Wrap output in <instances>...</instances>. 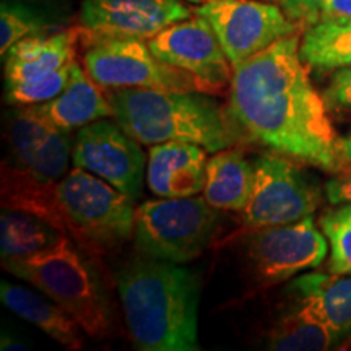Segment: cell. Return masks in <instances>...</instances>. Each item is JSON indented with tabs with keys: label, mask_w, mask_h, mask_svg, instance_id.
I'll list each match as a JSON object with an SVG mask.
<instances>
[{
	"label": "cell",
	"mask_w": 351,
	"mask_h": 351,
	"mask_svg": "<svg viewBox=\"0 0 351 351\" xmlns=\"http://www.w3.org/2000/svg\"><path fill=\"white\" fill-rule=\"evenodd\" d=\"M194 13L212 25L232 65L300 28L282 7L269 0H207Z\"/></svg>",
	"instance_id": "obj_8"
},
{
	"label": "cell",
	"mask_w": 351,
	"mask_h": 351,
	"mask_svg": "<svg viewBox=\"0 0 351 351\" xmlns=\"http://www.w3.org/2000/svg\"><path fill=\"white\" fill-rule=\"evenodd\" d=\"M56 195L65 232L86 251L103 256L134 234V200L96 174L72 169L57 184Z\"/></svg>",
	"instance_id": "obj_5"
},
{
	"label": "cell",
	"mask_w": 351,
	"mask_h": 351,
	"mask_svg": "<svg viewBox=\"0 0 351 351\" xmlns=\"http://www.w3.org/2000/svg\"><path fill=\"white\" fill-rule=\"evenodd\" d=\"M283 12L300 26H313L320 20V12L326 0H276Z\"/></svg>",
	"instance_id": "obj_28"
},
{
	"label": "cell",
	"mask_w": 351,
	"mask_h": 351,
	"mask_svg": "<svg viewBox=\"0 0 351 351\" xmlns=\"http://www.w3.org/2000/svg\"><path fill=\"white\" fill-rule=\"evenodd\" d=\"M148 44L158 59L191 73L207 88V93H218L230 86L232 64L204 16L178 21L153 36Z\"/></svg>",
	"instance_id": "obj_13"
},
{
	"label": "cell",
	"mask_w": 351,
	"mask_h": 351,
	"mask_svg": "<svg viewBox=\"0 0 351 351\" xmlns=\"http://www.w3.org/2000/svg\"><path fill=\"white\" fill-rule=\"evenodd\" d=\"M62 231L36 215L3 208L0 215V254L7 257H26L49 249L62 239Z\"/></svg>",
	"instance_id": "obj_23"
},
{
	"label": "cell",
	"mask_w": 351,
	"mask_h": 351,
	"mask_svg": "<svg viewBox=\"0 0 351 351\" xmlns=\"http://www.w3.org/2000/svg\"><path fill=\"white\" fill-rule=\"evenodd\" d=\"M46 26V21L29 8L3 3L2 12H0V52H2V57L7 56L13 44L33 36V34H41Z\"/></svg>",
	"instance_id": "obj_26"
},
{
	"label": "cell",
	"mask_w": 351,
	"mask_h": 351,
	"mask_svg": "<svg viewBox=\"0 0 351 351\" xmlns=\"http://www.w3.org/2000/svg\"><path fill=\"white\" fill-rule=\"evenodd\" d=\"M2 350H26V346L19 340H13L10 335H2Z\"/></svg>",
	"instance_id": "obj_31"
},
{
	"label": "cell",
	"mask_w": 351,
	"mask_h": 351,
	"mask_svg": "<svg viewBox=\"0 0 351 351\" xmlns=\"http://www.w3.org/2000/svg\"><path fill=\"white\" fill-rule=\"evenodd\" d=\"M289 291L296 301L309 307L340 341L351 335V275L313 271L296 278Z\"/></svg>",
	"instance_id": "obj_18"
},
{
	"label": "cell",
	"mask_w": 351,
	"mask_h": 351,
	"mask_svg": "<svg viewBox=\"0 0 351 351\" xmlns=\"http://www.w3.org/2000/svg\"><path fill=\"white\" fill-rule=\"evenodd\" d=\"M333 19H351V0H326L324 2L320 20Z\"/></svg>",
	"instance_id": "obj_30"
},
{
	"label": "cell",
	"mask_w": 351,
	"mask_h": 351,
	"mask_svg": "<svg viewBox=\"0 0 351 351\" xmlns=\"http://www.w3.org/2000/svg\"><path fill=\"white\" fill-rule=\"evenodd\" d=\"M328 241L313 215L296 223L257 228L245 239V256L267 285L282 283L326 261Z\"/></svg>",
	"instance_id": "obj_11"
},
{
	"label": "cell",
	"mask_w": 351,
	"mask_h": 351,
	"mask_svg": "<svg viewBox=\"0 0 351 351\" xmlns=\"http://www.w3.org/2000/svg\"><path fill=\"white\" fill-rule=\"evenodd\" d=\"M205 152L200 145L178 140L152 145L147 166L148 189L163 199L197 195L205 186L208 161Z\"/></svg>",
	"instance_id": "obj_15"
},
{
	"label": "cell",
	"mask_w": 351,
	"mask_h": 351,
	"mask_svg": "<svg viewBox=\"0 0 351 351\" xmlns=\"http://www.w3.org/2000/svg\"><path fill=\"white\" fill-rule=\"evenodd\" d=\"M301 59L315 70L351 65V19L320 20L306 28L300 46Z\"/></svg>",
	"instance_id": "obj_21"
},
{
	"label": "cell",
	"mask_w": 351,
	"mask_h": 351,
	"mask_svg": "<svg viewBox=\"0 0 351 351\" xmlns=\"http://www.w3.org/2000/svg\"><path fill=\"white\" fill-rule=\"evenodd\" d=\"M104 93L114 121L147 147L178 140L217 153L238 143L226 109L202 91L121 88Z\"/></svg>",
	"instance_id": "obj_3"
},
{
	"label": "cell",
	"mask_w": 351,
	"mask_h": 351,
	"mask_svg": "<svg viewBox=\"0 0 351 351\" xmlns=\"http://www.w3.org/2000/svg\"><path fill=\"white\" fill-rule=\"evenodd\" d=\"M78 29H67L51 36L33 34L13 44L7 52L5 85L49 75L75 60Z\"/></svg>",
	"instance_id": "obj_17"
},
{
	"label": "cell",
	"mask_w": 351,
	"mask_h": 351,
	"mask_svg": "<svg viewBox=\"0 0 351 351\" xmlns=\"http://www.w3.org/2000/svg\"><path fill=\"white\" fill-rule=\"evenodd\" d=\"M186 2H191V3H195V5H200V3L207 2V0H186Z\"/></svg>",
	"instance_id": "obj_33"
},
{
	"label": "cell",
	"mask_w": 351,
	"mask_h": 351,
	"mask_svg": "<svg viewBox=\"0 0 351 351\" xmlns=\"http://www.w3.org/2000/svg\"><path fill=\"white\" fill-rule=\"evenodd\" d=\"M324 99L328 108H351V65L333 72Z\"/></svg>",
	"instance_id": "obj_27"
},
{
	"label": "cell",
	"mask_w": 351,
	"mask_h": 351,
	"mask_svg": "<svg viewBox=\"0 0 351 351\" xmlns=\"http://www.w3.org/2000/svg\"><path fill=\"white\" fill-rule=\"evenodd\" d=\"M116 121L99 119L80 127L73 143V165L93 173L137 202L142 195L145 153Z\"/></svg>",
	"instance_id": "obj_12"
},
{
	"label": "cell",
	"mask_w": 351,
	"mask_h": 351,
	"mask_svg": "<svg viewBox=\"0 0 351 351\" xmlns=\"http://www.w3.org/2000/svg\"><path fill=\"white\" fill-rule=\"evenodd\" d=\"M2 267L59 304L93 339L114 330V314L103 283L93 267L73 247L72 238L26 257L2 258Z\"/></svg>",
	"instance_id": "obj_4"
},
{
	"label": "cell",
	"mask_w": 351,
	"mask_h": 351,
	"mask_svg": "<svg viewBox=\"0 0 351 351\" xmlns=\"http://www.w3.org/2000/svg\"><path fill=\"white\" fill-rule=\"evenodd\" d=\"M326 197L332 205L351 204V176L330 179L326 184Z\"/></svg>",
	"instance_id": "obj_29"
},
{
	"label": "cell",
	"mask_w": 351,
	"mask_h": 351,
	"mask_svg": "<svg viewBox=\"0 0 351 351\" xmlns=\"http://www.w3.org/2000/svg\"><path fill=\"white\" fill-rule=\"evenodd\" d=\"M256 169L238 150H219L207 161L204 197L217 210L243 213L251 202Z\"/></svg>",
	"instance_id": "obj_20"
},
{
	"label": "cell",
	"mask_w": 351,
	"mask_h": 351,
	"mask_svg": "<svg viewBox=\"0 0 351 351\" xmlns=\"http://www.w3.org/2000/svg\"><path fill=\"white\" fill-rule=\"evenodd\" d=\"M70 152L69 132L54 127L25 166L2 163V207L36 215L67 234L56 192L69 168Z\"/></svg>",
	"instance_id": "obj_9"
},
{
	"label": "cell",
	"mask_w": 351,
	"mask_h": 351,
	"mask_svg": "<svg viewBox=\"0 0 351 351\" xmlns=\"http://www.w3.org/2000/svg\"><path fill=\"white\" fill-rule=\"evenodd\" d=\"M33 106L47 122L65 132L112 117V108L104 90L96 85L77 60H73L70 80L62 93L47 103Z\"/></svg>",
	"instance_id": "obj_16"
},
{
	"label": "cell",
	"mask_w": 351,
	"mask_h": 351,
	"mask_svg": "<svg viewBox=\"0 0 351 351\" xmlns=\"http://www.w3.org/2000/svg\"><path fill=\"white\" fill-rule=\"evenodd\" d=\"M256 184L247 208L245 226L267 228L296 223L314 215L320 205V189L296 165L275 155H262L254 161Z\"/></svg>",
	"instance_id": "obj_10"
},
{
	"label": "cell",
	"mask_w": 351,
	"mask_h": 351,
	"mask_svg": "<svg viewBox=\"0 0 351 351\" xmlns=\"http://www.w3.org/2000/svg\"><path fill=\"white\" fill-rule=\"evenodd\" d=\"M86 73L103 90L143 88L158 91H202L207 88L191 73L163 62L140 38H86Z\"/></svg>",
	"instance_id": "obj_7"
},
{
	"label": "cell",
	"mask_w": 351,
	"mask_h": 351,
	"mask_svg": "<svg viewBox=\"0 0 351 351\" xmlns=\"http://www.w3.org/2000/svg\"><path fill=\"white\" fill-rule=\"evenodd\" d=\"M182 0H83L80 25L86 38L150 41L168 26L192 16Z\"/></svg>",
	"instance_id": "obj_14"
},
{
	"label": "cell",
	"mask_w": 351,
	"mask_h": 351,
	"mask_svg": "<svg viewBox=\"0 0 351 351\" xmlns=\"http://www.w3.org/2000/svg\"><path fill=\"white\" fill-rule=\"evenodd\" d=\"M72 64L73 62H70L46 77L20 82L15 85H5V101L12 106H33V104H43L57 98L70 80Z\"/></svg>",
	"instance_id": "obj_25"
},
{
	"label": "cell",
	"mask_w": 351,
	"mask_h": 351,
	"mask_svg": "<svg viewBox=\"0 0 351 351\" xmlns=\"http://www.w3.org/2000/svg\"><path fill=\"white\" fill-rule=\"evenodd\" d=\"M298 34L232 65L226 114L238 142L337 174L345 156L327 103L309 78Z\"/></svg>",
	"instance_id": "obj_1"
},
{
	"label": "cell",
	"mask_w": 351,
	"mask_h": 351,
	"mask_svg": "<svg viewBox=\"0 0 351 351\" xmlns=\"http://www.w3.org/2000/svg\"><path fill=\"white\" fill-rule=\"evenodd\" d=\"M350 207H351V204H350Z\"/></svg>",
	"instance_id": "obj_35"
},
{
	"label": "cell",
	"mask_w": 351,
	"mask_h": 351,
	"mask_svg": "<svg viewBox=\"0 0 351 351\" xmlns=\"http://www.w3.org/2000/svg\"><path fill=\"white\" fill-rule=\"evenodd\" d=\"M340 148H341V153H343L345 160L351 163V137L340 138Z\"/></svg>",
	"instance_id": "obj_32"
},
{
	"label": "cell",
	"mask_w": 351,
	"mask_h": 351,
	"mask_svg": "<svg viewBox=\"0 0 351 351\" xmlns=\"http://www.w3.org/2000/svg\"><path fill=\"white\" fill-rule=\"evenodd\" d=\"M320 228L330 244L328 271L351 275V207L345 205L320 218Z\"/></svg>",
	"instance_id": "obj_24"
},
{
	"label": "cell",
	"mask_w": 351,
	"mask_h": 351,
	"mask_svg": "<svg viewBox=\"0 0 351 351\" xmlns=\"http://www.w3.org/2000/svg\"><path fill=\"white\" fill-rule=\"evenodd\" d=\"M130 339L143 351H194L199 280L179 263L140 257L116 275Z\"/></svg>",
	"instance_id": "obj_2"
},
{
	"label": "cell",
	"mask_w": 351,
	"mask_h": 351,
	"mask_svg": "<svg viewBox=\"0 0 351 351\" xmlns=\"http://www.w3.org/2000/svg\"><path fill=\"white\" fill-rule=\"evenodd\" d=\"M339 341L309 307L298 301L295 309L271 328L267 346L275 351H322L333 348Z\"/></svg>",
	"instance_id": "obj_22"
},
{
	"label": "cell",
	"mask_w": 351,
	"mask_h": 351,
	"mask_svg": "<svg viewBox=\"0 0 351 351\" xmlns=\"http://www.w3.org/2000/svg\"><path fill=\"white\" fill-rule=\"evenodd\" d=\"M218 219L217 208L205 197L143 202L135 210V245L158 261L191 262L207 249Z\"/></svg>",
	"instance_id": "obj_6"
},
{
	"label": "cell",
	"mask_w": 351,
	"mask_h": 351,
	"mask_svg": "<svg viewBox=\"0 0 351 351\" xmlns=\"http://www.w3.org/2000/svg\"><path fill=\"white\" fill-rule=\"evenodd\" d=\"M0 300L21 319L28 320L67 350H82L83 335L77 320L54 301L44 300L33 289L8 282L0 283Z\"/></svg>",
	"instance_id": "obj_19"
},
{
	"label": "cell",
	"mask_w": 351,
	"mask_h": 351,
	"mask_svg": "<svg viewBox=\"0 0 351 351\" xmlns=\"http://www.w3.org/2000/svg\"><path fill=\"white\" fill-rule=\"evenodd\" d=\"M269 2H276V0H269Z\"/></svg>",
	"instance_id": "obj_34"
}]
</instances>
